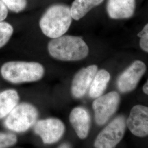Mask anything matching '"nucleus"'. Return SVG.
Wrapping results in <instances>:
<instances>
[{"label":"nucleus","instance_id":"f257e3e1","mask_svg":"<svg viewBox=\"0 0 148 148\" xmlns=\"http://www.w3.org/2000/svg\"><path fill=\"white\" fill-rule=\"evenodd\" d=\"M48 51L53 58L62 61H77L85 58L89 48L81 37L63 35L53 38L48 44Z\"/></svg>","mask_w":148,"mask_h":148},{"label":"nucleus","instance_id":"f03ea898","mask_svg":"<svg viewBox=\"0 0 148 148\" xmlns=\"http://www.w3.org/2000/svg\"><path fill=\"white\" fill-rule=\"evenodd\" d=\"M70 8L58 4L49 7L40 21V27L47 37L56 38L64 35L72 21Z\"/></svg>","mask_w":148,"mask_h":148},{"label":"nucleus","instance_id":"7ed1b4c3","mask_svg":"<svg viewBox=\"0 0 148 148\" xmlns=\"http://www.w3.org/2000/svg\"><path fill=\"white\" fill-rule=\"evenodd\" d=\"M44 68L37 62L12 61L4 64L1 74L4 79L12 84L37 81L42 78Z\"/></svg>","mask_w":148,"mask_h":148},{"label":"nucleus","instance_id":"20e7f679","mask_svg":"<svg viewBox=\"0 0 148 148\" xmlns=\"http://www.w3.org/2000/svg\"><path fill=\"white\" fill-rule=\"evenodd\" d=\"M38 116L36 109L28 103L17 105L7 116L5 125L16 132H24L32 127Z\"/></svg>","mask_w":148,"mask_h":148},{"label":"nucleus","instance_id":"39448f33","mask_svg":"<svg viewBox=\"0 0 148 148\" xmlns=\"http://www.w3.org/2000/svg\"><path fill=\"white\" fill-rule=\"evenodd\" d=\"M126 121L123 116H119L106 126L95 139V148H115L124 136Z\"/></svg>","mask_w":148,"mask_h":148},{"label":"nucleus","instance_id":"423d86ee","mask_svg":"<svg viewBox=\"0 0 148 148\" xmlns=\"http://www.w3.org/2000/svg\"><path fill=\"white\" fill-rule=\"evenodd\" d=\"M120 102V96L115 91L97 98L92 104L97 124L104 125L117 111Z\"/></svg>","mask_w":148,"mask_h":148},{"label":"nucleus","instance_id":"0eeeda50","mask_svg":"<svg viewBox=\"0 0 148 148\" xmlns=\"http://www.w3.org/2000/svg\"><path fill=\"white\" fill-rule=\"evenodd\" d=\"M146 70L147 66L143 62L137 60L133 62L118 77V89L123 93L132 92L136 88Z\"/></svg>","mask_w":148,"mask_h":148},{"label":"nucleus","instance_id":"6e6552de","mask_svg":"<svg viewBox=\"0 0 148 148\" xmlns=\"http://www.w3.org/2000/svg\"><path fill=\"white\" fill-rule=\"evenodd\" d=\"M34 131L45 144L57 142L63 136L65 131L63 123L58 119H47L36 122Z\"/></svg>","mask_w":148,"mask_h":148},{"label":"nucleus","instance_id":"1a4fd4ad","mask_svg":"<svg viewBox=\"0 0 148 148\" xmlns=\"http://www.w3.org/2000/svg\"><path fill=\"white\" fill-rule=\"evenodd\" d=\"M126 125L129 130L135 136H148V107L142 105L134 106L130 111Z\"/></svg>","mask_w":148,"mask_h":148},{"label":"nucleus","instance_id":"9d476101","mask_svg":"<svg viewBox=\"0 0 148 148\" xmlns=\"http://www.w3.org/2000/svg\"><path fill=\"white\" fill-rule=\"evenodd\" d=\"M97 71L98 66L92 65L79 70L75 74L71 87V92L74 97L80 98L85 95Z\"/></svg>","mask_w":148,"mask_h":148},{"label":"nucleus","instance_id":"9b49d317","mask_svg":"<svg viewBox=\"0 0 148 148\" xmlns=\"http://www.w3.org/2000/svg\"><path fill=\"white\" fill-rule=\"evenodd\" d=\"M136 9V0H108L106 10L111 19H122L131 18Z\"/></svg>","mask_w":148,"mask_h":148},{"label":"nucleus","instance_id":"f8f14e48","mask_svg":"<svg viewBox=\"0 0 148 148\" xmlns=\"http://www.w3.org/2000/svg\"><path fill=\"white\" fill-rule=\"evenodd\" d=\"M69 120L75 132L80 139H84L88 136L90 119L86 109L81 107L75 108L70 114Z\"/></svg>","mask_w":148,"mask_h":148},{"label":"nucleus","instance_id":"ddd939ff","mask_svg":"<svg viewBox=\"0 0 148 148\" xmlns=\"http://www.w3.org/2000/svg\"><path fill=\"white\" fill-rule=\"evenodd\" d=\"M110 79V75L104 69L98 71L95 75L89 88L90 97L97 98L103 95Z\"/></svg>","mask_w":148,"mask_h":148},{"label":"nucleus","instance_id":"4468645a","mask_svg":"<svg viewBox=\"0 0 148 148\" xmlns=\"http://www.w3.org/2000/svg\"><path fill=\"white\" fill-rule=\"evenodd\" d=\"M19 97L14 90H5L0 93V119L7 116L18 105Z\"/></svg>","mask_w":148,"mask_h":148},{"label":"nucleus","instance_id":"2eb2a0df","mask_svg":"<svg viewBox=\"0 0 148 148\" xmlns=\"http://www.w3.org/2000/svg\"><path fill=\"white\" fill-rule=\"evenodd\" d=\"M104 0H75L70 8L72 18L79 21L94 7L101 5Z\"/></svg>","mask_w":148,"mask_h":148},{"label":"nucleus","instance_id":"dca6fc26","mask_svg":"<svg viewBox=\"0 0 148 148\" xmlns=\"http://www.w3.org/2000/svg\"><path fill=\"white\" fill-rule=\"evenodd\" d=\"M13 33V27L7 22H0V48L8 42Z\"/></svg>","mask_w":148,"mask_h":148},{"label":"nucleus","instance_id":"f3484780","mask_svg":"<svg viewBox=\"0 0 148 148\" xmlns=\"http://www.w3.org/2000/svg\"><path fill=\"white\" fill-rule=\"evenodd\" d=\"M10 10L19 13L24 10L27 5V0H2Z\"/></svg>","mask_w":148,"mask_h":148},{"label":"nucleus","instance_id":"a211bd4d","mask_svg":"<svg viewBox=\"0 0 148 148\" xmlns=\"http://www.w3.org/2000/svg\"><path fill=\"white\" fill-rule=\"evenodd\" d=\"M17 142V138L11 133H0V148H5L14 145Z\"/></svg>","mask_w":148,"mask_h":148},{"label":"nucleus","instance_id":"6ab92c4d","mask_svg":"<svg viewBox=\"0 0 148 148\" xmlns=\"http://www.w3.org/2000/svg\"><path fill=\"white\" fill-rule=\"evenodd\" d=\"M138 36L140 38V47L144 52L148 53V23L138 34Z\"/></svg>","mask_w":148,"mask_h":148},{"label":"nucleus","instance_id":"aec40b11","mask_svg":"<svg viewBox=\"0 0 148 148\" xmlns=\"http://www.w3.org/2000/svg\"><path fill=\"white\" fill-rule=\"evenodd\" d=\"M8 15V10L5 5L0 0V22L3 21L7 18Z\"/></svg>","mask_w":148,"mask_h":148},{"label":"nucleus","instance_id":"412c9836","mask_svg":"<svg viewBox=\"0 0 148 148\" xmlns=\"http://www.w3.org/2000/svg\"><path fill=\"white\" fill-rule=\"evenodd\" d=\"M143 91L145 94L148 95V79L147 82L143 86Z\"/></svg>","mask_w":148,"mask_h":148},{"label":"nucleus","instance_id":"4be33fe9","mask_svg":"<svg viewBox=\"0 0 148 148\" xmlns=\"http://www.w3.org/2000/svg\"><path fill=\"white\" fill-rule=\"evenodd\" d=\"M59 148H70L69 146V145L66 144H62L60 147Z\"/></svg>","mask_w":148,"mask_h":148}]
</instances>
